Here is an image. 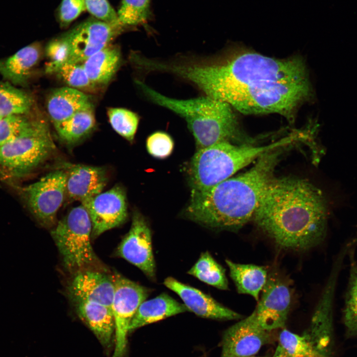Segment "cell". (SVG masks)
I'll return each mask as SVG.
<instances>
[{
	"label": "cell",
	"instance_id": "obj_1",
	"mask_svg": "<svg viewBox=\"0 0 357 357\" xmlns=\"http://www.w3.org/2000/svg\"><path fill=\"white\" fill-rule=\"evenodd\" d=\"M174 72L206 95L245 114L276 113L292 121L311 87L303 60L245 52L221 59L178 62Z\"/></svg>",
	"mask_w": 357,
	"mask_h": 357
},
{
	"label": "cell",
	"instance_id": "obj_2",
	"mask_svg": "<svg viewBox=\"0 0 357 357\" xmlns=\"http://www.w3.org/2000/svg\"><path fill=\"white\" fill-rule=\"evenodd\" d=\"M253 219L281 248L306 250L325 238L327 202L322 191L305 179L274 177Z\"/></svg>",
	"mask_w": 357,
	"mask_h": 357
},
{
	"label": "cell",
	"instance_id": "obj_3",
	"mask_svg": "<svg viewBox=\"0 0 357 357\" xmlns=\"http://www.w3.org/2000/svg\"><path fill=\"white\" fill-rule=\"evenodd\" d=\"M285 148L268 152L246 172L207 189L192 190L187 216L216 230L236 231L253 218Z\"/></svg>",
	"mask_w": 357,
	"mask_h": 357
},
{
	"label": "cell",
	"instance_id": "obj_4",
	"mask_svg": "<svg viewBox=\"0 0 357 357\" xmlns=\"http://www.w3.org/2000/svg\"><path fill=\"white\" fill-rule=\"evenodd\" d=\"M137 83L153 103L185 119L198 149L223 142H253L241 133L233 108L229 104L206 96L186 100L174 99L142 82Z\"/></svg>",
	"mask_w": 357,
	"mask_h": 357
},
{
	"label": "cell",
	"instance_id": "obj_5",
	"mask_svg": "<svg viewBox=\"0 0 357 357\" xmlns=\"http://www.w3.org/2000/svg\"><path fill=\"white\" fill-rule=\"evenodd\" d=\"M293 143L294 138L290 136L261 146L223 142L199 149L192 157L189 167L192 190L210 188L262 155Z\"/></svg>",
	"mask_w": 357,
	"mask_h": 357
},
{
	"label": "cell",
	"instance_id": "obj_6",
	"mask_svg": "<svg viewBox=\"0 0 357 357\" xmlns=\"http://www.w3.org/2000/svg\"><path fill=\"white\" fill-rule=\"evenodd\" d=\"M92 223L81 204L72 208L51 231L64 267L75 273L95 264L97 257L92 248Z\"/></svg>",
	"mask_w": 357,
	"mask_h": 357
},
{
	"label": "cell",
	"instance_id": "obj_7",
	"mask_svg": "<svg viewBox=\"0 0 357 357\" xmlns=\"http://www.w3.org/2000/svg\"><path fill=\"white\" fill-rule=\"evenodd\" d=\"M55 149L47 123L34 120L25 133L0 146V166L14 174L27 173L45 161Z\"/></svg>",
	"mask_w": 357,
	"mask_h": 357
},
{
	"label": "cell",
	"instance_id": "obj_8",
	"mask_svg": "<svg viewBox=\"0 0 357 357\" xmlns=\"http://www.w3.org/2000/svg\"><path fill=\"white\" fill-rule=\"evenodd\" d=\"M112 309L115 320V348L112 357H124L131 320L150 289L116 273Z\"/></svg>",
	"mask_w": 357,
	"mask_h": 357
},
{
	"label": "cell",
	"instance_id": "obj_9",
	"mask_svg": "<svg viewBox=\"0 0 357 357\" xmlns=\"http://www.w3.org/2000/svg\"><path fill=\"white\" fill-rule=\"evenodd\" d=\"M66 173L54 171L23 190L28 207L44 226L55 225L57 213L66 198Z\"/></svg>",
	"mask_w": 357,
	"mask_h": 357
},
{
	"label": "cell",
	"instance_id": "obj_10",
	"mask_svg": "<svg viewBox=\"0 0 357 357\" xmlns=\"http://www.w3.org/2000/svg\"><path fill=\"white\" fill-rule=\"evenodd\" d=\"M343 262L340 258L335 259L314 311L310 326L304 332L324 357H332L334 299Z\"/></svg>",
	"mask_w": 357,
	"mask_h": 357
},
{
	"label": "cell",
	"instance_id": "obj_11",
	"mask_svg": "<svg viewBox=\"0 0 357 357\" xmlns=\"http://www.w3.org/2000/svg\"><path fill=\"white\" fill-rule=\"evenodd\" d=\"M261 292L254 310L259 324L269 331L283 328L291 302L290 289L287 281L278 273H269Z\"/></svg>",
	"mask_w": 357,
	"mask_h": 357
},
{
	"label": "cell",
	"instance_id": "obj_12",
	"mask_svg": "<svg viewBox=\"0 0 357 357\" xmlns=\"http://www.w3.org/2000/svg\"><path fill=\"white\" fill-rule=\"evenodd\" d=\"M81 204L90 216L92 238L120 226L127 217L125 193L119 185L102 192Z\"/></svg>",
	"mask_w": 357,
	"mask_h": 357
},
{
	"label": "cell",
	"instance_id": "obj_13",
	"mask_svg": "<svg viewBox=\"0 0 357 357\" xmlns=\"http://www.w3.org/2000/svg\"><path fill=\"white\" fill-rule=\"evenodd\" d=\"M122 30L97 19L91 18L66 33L70 45L67 63H82L111 44Z\"/></svg>",
	"mask_w": 357,
	"mask_h": 357
},
{
	"label": "cell",
	"instance_id": "obj_14",
	"mask_svg": "<svg viewBox=\"0 0 357 357\" xmlns=\"http://www.w3.org/2000/svg\"><path fill=\"white\" fill-rule=\"evenodd\" d=\"M116 254L138 267L148 278H155L151 230L138 213L133 214L131 227L118 246Z\"/></svg>",
	"mask_w": 357,
	"mask_h": 357
},
{
	"label": "cell",
	"instance_id": "obj_15",
	"mask_svg": "<svg viewBox=\"0 0 357 357\" xmlns=\"http://www.w3.org/2000/svg\"><path fill=\"white\" fill-rule=\"evenodd\" d=\"M269 331L259 324L254 311L226 330L222 341L221 357H251L268 344Z\"/></svg>",
	"mask_w": 357,
	"mask_h": 357
},
{
	"label": "cell",
	"instance_id": "obj_16",
	"mask_svg": "<svg viewBox=\"0 0 357 357\" xmlns=\"http://www.w3.org/2000/svg\"><path fill=\"white\" fill-rule=\"evenodd\" d=\"M67 291L73 302H94L112 308L115 292L114 276L97 271L81 270L75 273Z\"/></svg>",
	"mask_w": 357,
	"mask_h": 357
},
{
	"label": "cell",
	"instance_id": "obj_17",
	"mask_svg": "<svg viewBox=\"0 0 357 357\" xmlns=\"http://www.w3.org/2000/svg\"><path fill=\"white\" fill-rule=\"evenodd\" d=\"M164 285L176 293L182 299L188 311L203 318L217 320H237L239 313L221 304L209 295L169 277Z\"/></svg>",
	"mask_w": 357,
	"mask_h": 357
},
{
	"label": "cell",
	"instance_id": "obj_18",
	"mask_svg": "<svg viewBox=\"0 0 357 357\" xmlns=\"http://www.w3.org/2000/svg\"><path fill=\"white\" fill-rule=\"evenodd\" d=\"M66 198L81 203L101 193L107 183L102 167L73 165L67 167Z\"/></svg>",
	"mask_w": 357,
	"mask_h": 357
},
{
	"label": "cell",
	"instance_id": "obj_19",
	"mask_svg": "<svg viewBox=\"0 0 357 357\" xmlns=\"http://www.w3.org/2000/svg\"><path fill=\"white\" fill-rule=\"evenodd\" d=\"M73 302L79 318L93 332L104 347L109 348L112 345L115 330L112 308L94 302Z\"/></svg>",
	"mask_w": 357,
	"mask_h": 357
},
{
	"label": "cell",
	"instance_id": "obj_20",
	"mask_svg": "<svg viewBox=\"0 0 357 357\" xmlns=\"http://www.w3.org/2000/svg\"><path fill=\"white\" fill-rule=\"evenodd\" d=\"M93 108L86 94L69 87L55 89L50 93L47 102V112L54 126L80 111Z\"/></svg>",
	"mask_w": 357,
	"mask_h": 357
},
{
	"label": "cell",
	"instance_id": "obj_21",
	"mask_svg": "<svg viewBox=\"0 0 357 357\" xmlns=\"http://www.w3.org/2000/svg\"><path fill=\"white\" fill-rule=\"evenodd\" d=\"M186 311L188 309L184 304L178 302L169 295L162 293L140 304L131 320L129 333Z\"/></svg>",
	"mask_w": 357,
	"mask_h": 357
},
{
	"label": "cell",
	"instance_id": "obj_22",
	"mask_svg": "<svg viewBox=\"0 0 357 357\" xmlns=\"http://www.w3.org/2000/svg\"><path fill=\"white\" fill-rule=\"evenodd\" d=\"M120 61L119 48L110 44L82 63L90 80L96 86L106 84L111 80L119 69Z\"/></svg>",
	"mask_w": 357,
	"mask_h": 357
},
{
	"label": "cell",
	"instance_id": "obj_23",
	"mask_svg": "<svg viewBox=\"0 0 357 357\" xmlns=\"http://www.w3.org/2000/svg\"><path fill=\"white\" fill-rule=\"evenodd\" d=\"M226 263L238 293L250 295L258 301L268 278L266 267L237 263L228 259L226 260Z\"/></svg>",
	"mask_w": 357,
	"mask_h": 357
},
{
	"label": "cell",
	"instance_id": "obj_24",
	"mask_svg": "<svg viewBox=\"0 0 357 357\" xmlns=\"http://www.w3.org/2000/svg\"><path fill=\"white\" fill-rule=\"evenodd\" d=\"M40 56L38 44L23 47L7 59L0 61V73L13 83L24 84Z\"/></svg>",
	"mask_w": 357,
	"mask_h": 357
},
{
	"label": "cell",
	"instance_id": "obj_25",
	"mask_svg": "<svg viewBox=\"0 0 357 357\" xmlns=\"http://www.w3.org/2000/svg\"><path fill=\"white\" fill-rule=\"evenodd\" d=\"M354 244L349 250V276L343 310V322L346 337L357 338V261L355 259Z\"/></svg>",
	"mask_w": 357,
	"mask_h": 357
},
{
	"label": "cell",
	"instance_id": "obj_26",
	"mask_svg": "<svg viewBox=\"0 0 357 357\" xmlns=\"http://www.w3.org/2000/svg\"><path fill=\"white\" fill-rule=\"evenodd\" d=\"M95 123L93 108L80 111L54 127L60 138L71 144L89 134L94 128Z\"/></svg>",
	"mask_w": 357,
	"mask_h": 357
},
{
	"label": "cell",
	"instance_id": "obj_27",
	"mask_svg": "<svg viewBox=\"0 0 357 357\" xmlns=\"http://www.w3.org/2000/svg\"><path fill=\"white\" fill-rule=\"evenodd\" d=\"M200 281L222 290L228 289L225 269L208 251L203 252L187 272Z\"/></svg>",
	"mask_w": 357,
	"mask_h": 357
},
{
	"label": "cell",
	"instance_id": "obj_28",
	"mask_svg": "<svg viewBox=\"0 0 357 357\" xmlns=\"http://www.w3.org/2000/svg\"><path fill=\"white\" fill-rule=\"evenodd\" d=\"M274 355L286 357H324L304 333L298 335L286 329L280 333Z\"/></svg>",
	"mask_w": 357,
	"mask_h": 357
},
{
	"label": "cell",
	"instance_id": "obj_29",
	"mask_svg": "<svg viewBox=\"0 0 357 357\" xmlns=\"http://www.w3.org/2000/svg\"><path fill=\"white\" fill-rule=\"evenodd\" d=\"M31 97L8 83L0 81V116L22 115L32 105Z\"/></svg>",
	"mask_w": 357,
	"mask_h": 357
},
{
	"label": "cell",
	"instance_id": "obj_30",
	"mask_svg": "<svg viewBox=\"0 0 357 357\" xmlns=\"http://www.w3.org/2000/svg\"><path fill=\"white\" fill-rule=\"evenodd\" d=\"M152 0H122L118 17L123 27L144 25L153 17L151 10Z\"/></svg>",
	"mask_w": 357,
	"mask_h": 357
},
{
	"label": "cell",
	"instance_id": "obj_31",
	"mask_svg": "<svg viewBox=\"0 0 357 357\" xmlns=\"http://www.w3.org/2000/svg\"><path fill=\"white\" fill-rule=\"evenodd\" d=\"M54 73L69 87L81 91H92L96 86L90 80L82 63H64L47 72Z\"/></svg>",
	"mask_w": 357,
	"mask_h": 357
},
{
	"label": "cell",
	"instance_id": "obj_32",
	"mask_svg": "<svg viewBox=\"0 0 357 357\" xmlns=\"http://www.w3.org/2000/svg\"><path fill=\"white\" fill-rule=\"evenodd\" d=\"M107 114L114 130L128 141H132L138 127V116L130 110L119 108H110Z\"/></svg>",
	"mask_w": 357,
	"mask_h": 357
},
{
	"label": "cell",
	"instance_id": "obj_33",
	"mask_svg": "<svg viewBox=\"0 0 357 357\" xmlns=\"http://www.w3.org/2000/svg\"><path fill=\"white\" fill-rule=\"evenodd\" d=\"M31 120L21 115H12L0 119V146L25 133L32 125Z\"/></svg>",
	"mask_w": 357,
	"mask_h": 357
},
{
	"label": "cell",
	"instance_id": "obj_34",
	"mask_svg": "<svg viewBox=\"0 0 357 357\" xmlns=\"http://www.w3.org/2000/svg\"><path fill=\"white\" fill-rule=\"evenodd\" d=\"M46 52L50 60L46 66V72L65 63L70 53V45L67 34L49 42L46 47Z\"/></svg>",
	"mask_w": 357,
	"mask_h": 357
},
{
	"label": "cell",
	"instance_id": "obj_35",
	"mask_svg": "<svg viewBox=\"0 0 357 357\" xmlns=\"http://www.w3.org/2000/svg\"><path fill=\"white\" fill-rule=\"evenodd\" d=\"M85 9L96 19L123 30L117 12L108 0H84Z\"/></svg>",
	"mask_w": 357,
	"mask_h": 357
},
{
	"label": "cell",
	"instance_id": "obj_36",
	"mask_svg": "<svg viewBox=\"0 0 357 357\" xmlns=\"http://www.w3.org/2000/svg\"><path fill=\"white\" fill-rule=\"evenodd\" d=\"M174 141L167 133L157 131L151 134L146 141L147 149L153 157L164 159L172 153L174 149Z\"/></svg>",
	"mask_w": 357,
	"mask_h": 357
},
{
	"label": "cell",
	"instance_id": "obj_37",
	"mask_svg": "<svg viewBox=\"0 0 357 357\" xmlns=\"http://www.w3.org/2000/svg\"><path fill=\"white\" fill-rule=\"evenodd\" d=\"M85 10L84 0H62L58 12L60 25L68 26Z\"/></svg>",
	"mask_w": 357,
	"mask_h": 357
},
{
	"label": "cell",
	"instance_id": "obj_38",
	"mask_svg": "<svg viewBox=\"0 0 357 357\" xmlns=\"http://www.w3.org/2000/svg\"><path fill=\"white\" fill-rule=\"evenodd\" d=\"M272 357H284V356H281V355H274H274Z\"/></svg>",
	"mask_w": 357,
	"mask_h": 357
},
{
	"label": "cell",
	"instance_id": "obj_39",
	"mask_svg": "<svg viewBox=\"0 0 357 357\" xmlns=\"http://www.w3.org/2000/svg\"><path fill=\"white\" fill-rule=\"evenodd\" d=\"M257 357V356H253V357Z\"/></svg>",
	"mask_w": 357,
	"mask_h": 357
},
{
	"label": "cell",
	"instance_id": "obj_40",
	"mask_svg": "<svg viewBox=\"0 0 357 357\" xmlns=\"http://www.w3.org/2000/svg\"><path fill=\"white\" fill-rule=\"evenodd\" d=\"M2 118V117H1L0 116V119Z\"/></svg>",
	"mask_w": 357,
	"mask_h": 357
}]
</instances>
